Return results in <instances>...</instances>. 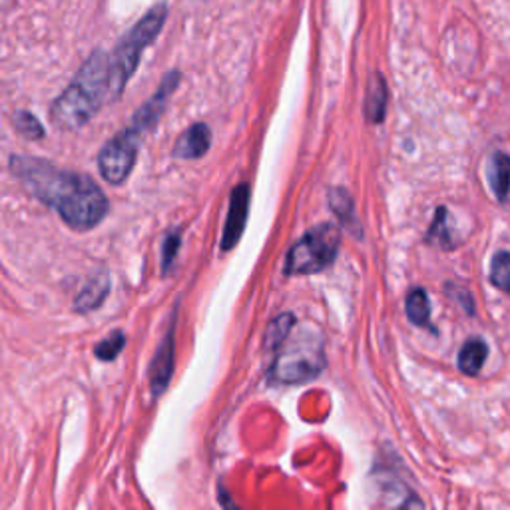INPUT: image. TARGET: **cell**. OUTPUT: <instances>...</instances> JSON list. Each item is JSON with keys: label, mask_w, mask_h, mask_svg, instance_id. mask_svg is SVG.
<instances>
[{"label": "cell", "mask_w": 510, "mask_h": 510, "mask_svg": "<svg viewBox=\"0 0 510 510\" xmlns=\"http://www.w3.org/2000/svg\"><path fill=\"white\" fill-rule=\"evenodd\" d=\"M11 171L34 198L57 209L64 224L76 232L92 230L110 209L104 191L86 174L64 171L31 156H13Z\"/></svg>", "instance_id": "1"}, {"label": "cell", "mask_w": 510, "mask_h": 510, "mask_svg": "<svg viewBox=\"0 0 510 510\" xmlns=\"http://www.w3.org/2000/svg\"><path fill=\"white\" fill-rule=\"evenodd\" d=\"M106 96H110V57L104 50H94L72 84L54 100L52 122L60 130H78L92 120Z\"/></svg>", "instance_id": "2"}, {"label": "cell", "mask_w": 510, "mask_h": 510, "mask_svg": "<svg viewBox=\"0 0 510 510\" xmlns=\"http://www.w3.org/2000/svg\"><path fill=\"white\" fill-rule=\"evenodd\" d=\"M325 365L327 357L321 331L313 325H295L286 343L276 351L269 379L279 385H299L315 379Z\"/></svg>", "instance_id": "3"}, {"label": "cell", "mask_w": 510, "mask_h": 510, "mask_svg": "<svg viewBox=\"0 0 510 510\" xmlns=\"http://www.w3.org/2000/svg\"><path fill=\"white\" fill-rule=\"evenodd\" d=\"M168 18V8L156 4L132 26L110 57V98H120L128 80L134 76L142 52L156 40Z\"/></svg>", "instance_id": "4"}, {"label": "cell", "mask_w": 510, "mask_h": 510, "mask_svg": "<svg viewBox=\"0 0 510 510\" xmlns=\"http://www.w3.org/2000/svg\"><path fill=\"white\" fill-rule=\"evenodd\" d=\"M341 243L339 227L319 224L312 227L302 240L291 245L286 255L287 276H312L331 266Z\"/></svg>", "instance_id": "5"}, {"label": "cell", "mask_w": 510, "mask_h": 510, "mask_svg": "<svg viewBox=\"0 0 510 510\" xmlns=\"http://www.w3.org/2000/svg\"><path fill=\"white\" fill-rule=\"evenodd\" d=\"M142 134L134 128H126L124 132L108 142L98 156V170L102 178L112 186H120L130 178L136 156H138V145H140Z\"/></svg>", "instance_id": "6"}, {"label": "cell", "mask_w": 510, "mask_h": 510, "mask_svg": "<svg viewBox=\"0 0 510 510\" xmlns=\"http://www.w3.org/2000/svg\"><path fill=\"white\" fill-rule=\"evenodd\" d=\"M180 84V72L178 70H170L163 80L160 82V86L154 96L145 102L138 112L134 114V120H132V128L134 130H138L140 134H145L154 130V126L160 122V118L166 110V104L170 96L176 92V88Z\"/></svg>", "instance_id": "7"}, {"label": "cell", "mask_w": 510, "mask_h": 510, "mask_svg": "<svg viewBox=\"0 0 510 510\" xmlns=\"http://www.w3.org/2000/svg\"><path fill=\"white\" fill-rule=\"evenodd\" d=\"M250 214V186L240 184L235 186L230 198V212H227V220L222 235V250L230 251L238 245L242 233L248 224Z\"/></svg>", "instance_id": "8"}, {"label": "cell", "mask_w": 510, "mask_h": 510, "mask_svg": "<svg viewBox=\"0 0 510 510\" xmlns=\"http://www.w3.org/2000/svg\"><path fill=\"white\" fill-rule=\"evenodd\" d=\"M171 371H174V330H170L166 339L160 345L156 357L150 367V387L154 397L162 395L166 391Z\"/></svg>", "instance_id": "9"}, {"label": "cell", "mask_w": 510, "mask_h": 510, "mask_svg": "<svg viewBox=\"0 0 510 510\" xmlns=\"http://www.w3.org/2000/svg\"><path fill=\"white\" fill-rule=\"evenodd\" d=\"M487 181L493 191L497 202L505 204L510 194V156L503 150H497L490 154V158L487 160Z\"/></svg>", "instance_id": "10"}, {"label": "cell", "mask_w": 510, "mask_h": 510, "mask_svg": "<svg viewBox=\"0 0 510 510\" xmlns=\"http://www.w3.org/2000/svg\"><path fill=\"white\" fill-rule=\"evenodd\" d=\"M209 144H212V130L206 124H194L180 136L174 156L181 160H198L206 156Z\"/></svg>", "instance_id": "11"}, {"label": "cell", "mask_w": 510, "mask_h": 510, "mask_svg": "<svg viewBox=\"0 0 510 510\" xmlns=\"http://www.w3.org/2000/svg\"><path fill=\"white\" fill-rule=\"evenodd\" d=\"M488 343L482 337H470L462 343L457 355V367L467 377H479L488 359Z\"/></svg>", "instance_id": "12"}, {"label": "cell", "mask_w": 510, "mask_h": 510, "mask_svg": "<svg viewBox=\"0 0 510 510\" xmlns=\"http://www.w3.org/2000/svg\"><path fill=\"white\" fill-rule=\"evenodd\" d=\"M387 102H389V90L385 78L381 75H373L365 94V118L371 124H381L385 120Z\"/></svg>", "instance_id": "13"}, {"label": "cell", "mask_w": 510, "mask_h": 510, "mask_svg": "<svg viewBox=\"0 0 510 510\" xmlns=\"http://www.w3.org/2000/svg\"><path fill=\"white\" fill-rule=\"evenodd\" d=\"M108 291H110V277H108V273H98L75 299V309L78 313L92 312V309L102 305Z\"/></svg>", "instance_id": "14"}, {"label": "cell", "mask_w": 510, "mask_h": 510, "mask_svg": "<svg viewBox=\"0 0 510 510\" xmlns=\"http://www.w3.org/2000/svg\"><path fill=\"white\" fill-rule=\"evenodd\" d=\"M405 312L409 321L417 327H429L431 325V302L429 295L423 287H415L409 291L405 299Z\"/></svg>", "instance_id": "15"}, {"label": "cell", "mask_w": 510, "mask_h": 510, "mask_svg": "<svg viewBox=\"0 0 510 510\" xmlns=\"http://www.w3.org/2000/svg\"><path fill=\"white\" fill-rule=\"evenodd\" d=\"M446 217H449V212H446L444 206H439L435 212L433 217V224L429 227V232H426V243H433L436 248H441L444 251H451L454 250V240H453V233L449 230V224H446Z\"/></svg>", "instance_id": "16"}, {"label": "cell", "mask_w": 510, "mask_h": 510, "mask_svg": "<svg viewBox=\"0 0 510 510\" xmlns=\"http://www.w3.org/2000/svg\"><path fill=\"white\" fill-rule=\"evenodd\" d=\"M490 286L510 295V251L500 250L493 255L488 268Z\"/></svg>", "instance_id": "17"}, {"label": "cell", "mask_w": 510, "mask_h": 510, "mask_svg": "<svg viewBox=\"0 0 510 510\" xmlns=\"http://www.w3.org/2000/svg\"><path fill=\"white\" fill-rule=\"evenodd\" d=\"M295 325H297L295 317L291 313H281L279 317L273 319L266 331V349H271L273 353H276L281 345L286 343L291 331L295 330Z\"/></svg>", "instance_id": "18"}, {"label": "cell", "mask_w": 510, "mask_h": 510, "mask_svg": "<svg viewBox=\"0 0 510 510\" xmlns=\"http://www.w3.org/2000/svg\"><path fill=\"white\" fill-rule=\"evenodd\" d=\"M124 345H126V335L122 331H114L96 345L94 355L100 361H112L120 355Z\"/></svg>", "instance_id": "19"}, {"label": "cell", "mask_w": 510, "mask_h": 510, "mask_svg": "<svg viewBox=\"0 0 510 510\" xmlns=\"http://www.w3.org/2000/svg\"><path fill=\"white\" fill-rule=\"evenodd\" d=\"M13 120H14V128L18 130V134H22L24 138L39 140L44 136V128L39 122V118L32 116L31 112H24V110L16 112Z\"/></svg>", "instance_id": "20"}, {"label": "cell", "mask_w": 510, "mask_h": 510, "mask_svg": "<svg viewBox=\"0 0 510 510\" xmlns=\"http://www.w3.org/2000/svg\"><path fill=\"white\" fill-rule=\"evenodd\" d=\"M444 294L449 295L451 299H454V302H457V303L464 309V313H467L469 317H475V315H477L475 297H472L469 287L454 286V284H446V286H444Z\"/></svg>", "instance_id": "21"}, {"label": "cell", "mask_w": 510, "mask_h": 510, "mask_svg": "<svg viewBox=\"0 0 510 510\" xmlns=\"http://www.w3.org/2000/svg\"><path fill=\"white\" fill-rule=\"evenodd\" d=\"M180 243H181V235H180V230L176 232H171L166 240H163V245H162V266H163V271H170L171 268V263L176 261L178 258V250H180Z\"/></svg>", "instance_id": "22"}, {"label": "cell", "mask_w": 510, "mask_h": 510, "mask_svg": "<svg viewBox=\"0 0 510 510\" xmlns=\"http://www.w3.org/2000/svg\"><path fill=\"white\" fill-rule=\"evenodd\" d=\"M331 209L341 217L343 222H349V217L353 215V202L351 198L345 194V189H333L330 196Z\"/></svg>", "instance_id": "23"}]
</instances>
